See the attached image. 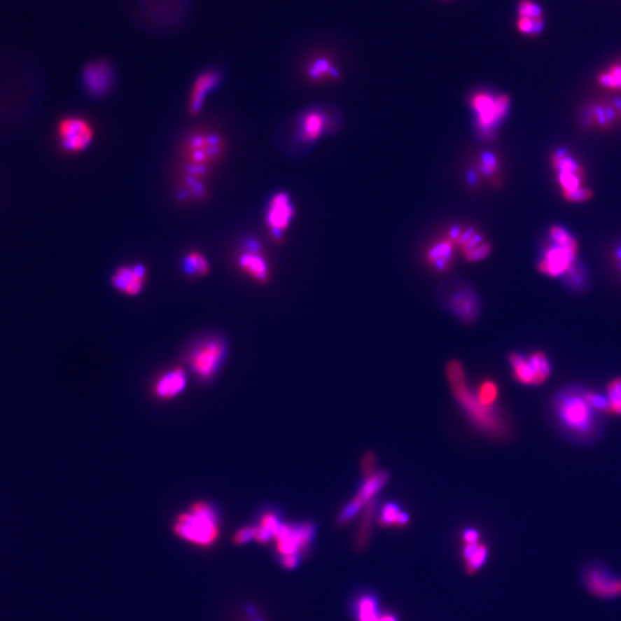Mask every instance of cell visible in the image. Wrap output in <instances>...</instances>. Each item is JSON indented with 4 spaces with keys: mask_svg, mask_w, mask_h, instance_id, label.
<instances>
[{
    "mask_svg": "<svg viewBox=\"0 0 621 621\" xmlns=\"http://www.w3.org/2000/svg\"><path fill=\"white\" fill-rule=\"evenodd\" d=\"M608 411L606 397L570 386L560 391L554 400L558 422L574 438H592L599 431V412Z\"/></svg>",
    "mask_w": 621,
    "mask_h": 621,
    "instance_id": "6da1fadb",
    "label": "cell"
},
{
    "mask_svg": "<svg viewBox=\"0 0 621 621\" xmlns=\"http://www.w3.org/2000/svg\"><path fill=\"white\" fill-rule=\"evenodd\" d=\"M193 0H127L132 22L151 34L176 32L193 13Z\"/></svg>",
    "mask_w": 621,
    "mask_h": 621,
    "instance_id": "7a4b0ae2",
    "label": "cell"
},
{
    "mask_svg": "<svg viewBox=\"0 0 621 621\" xmlns=\"http://www.w3.org/2000/svg\"><path fill=\"white\" fill-rule=\"evenodd\" d=\"M447 377L454 398L466 413L470 421L490 436H502L505 425L502 415L496 409L482 405L477 393L468 386L466 373L461 363L452 361L447 364Z\"/></svg>",
    "mask_w": 621,
    "mask_h": 621,
    "instance_id": "3957f363",
    "label": "cell"
},
{
    "mask_svg": "<svg viewBox=\"0 0 621 621\" xmlns=\"http://www.w3.org/2000/svg\"><path fill=\"white\" fill-rule=\"evenodd\" d=\"M179 538L198 547H211L219 536V519L216 510L204 502H197L188 512L179 515L174 524Z\"/></svg>",
    "mask_w": 621,
    "mask_h": 621,
    "instance_id": "277c9868",
    "label": "cell"
},
{
    "mask_svg": "<svg viewBox=\"0 0 621 621\" xmlns=\"http://www.w3.org/2000/svg\"><path fill=\"white\" fill-rule=\"evenodd\" d=\"M474 114L475 132L484 142H493L497 128L502 125L510 112L511 98L508 95H496L490 91H475L468 99Z\"/></svg>",
    "mask_w": 621,
    "mask_h": 621,
    "instance_id": "5b68a950",
    "label": "cell"
},
{
    "mask_svg": "<svg viewBox=\"0 0 621 621\" xmlns=\"http://www.w3.org/2000/svg\"><path fill=\"white\" fill-rule=\"evenodd\" d=\"M225 137L213 130H196L183 139L180 148L181 165L213 169L225 155Z\"/></svg>",
    "mask_w": 621,
    "mask_h": 621,
    "instance_id": "8992f818",
    "label": "cell"
},
{
    "mask_svg": "<svg viewBox=\"0 0 621 621\" xmlns=\"http://www.w3.org/2000/svg\"><path fill=\"white\" fill-rule=\"evenodd\" d=\"M467 263H481L493 252L491 242L474 225H454L445 232Z\"/></svg>",
    "mask_w": 621,
    "mask_h": 621,
    "instance_id": "52a82bcc",
    "label": "cell"
},
{
    "mask_svg": "<svg viewBox=\"0 0 621 621\" xmlns=\"http://www.w3.org/2000/svg\"><path fill=\"white\" fill-rule=\"evenodd\" d=\"M59 143L62 150L69 153H80L87 150L95 139V130L90 123L81 116H67L59 123Z\"/></svg>",
    "mask_w": 621,
    "mask_h": 621,
    "instance_id": "ba28073f",
    "label": "cell"
},
{
    "mask_svg": "<svg viewBox=\"0 0 621 621\" xmlns=\"http://www.w3.org/2000/svg\"><path fill=\"white\" fill-rule=\"evenodd\" d=\"M316 534V527L311 522H303L300 525L281 524L274 540L277 543V552L282 556L300 554L309 547Z\"/></svg>",
    "mask_w": 621,
    "mask_h": 621,
    "instance_id": "9c48e42d",
    "label": "cell"
},
{
    "mask_svg": "<svg viewBox=\"0 0 621 621\" xmlns=\"http://www.w3.org/2000/svg\"><path fill=\"white\" fill-rule=\"evenodd\" d=\"M295 219V205L289 193L280 191L272 197L265 214L266 227L277 242H282L284 234Z\"/></svg>",
    "mask_w": 621,
    "mask_h": 621,
    "instance_id": "30bf717a",
    "label": "cell"
},
{
    "mask_svg": "<svg viewBox=\"0 0 621 621\" xmlns=\"http://www.w3.org/2000/svg\"><path fill=\"white\" fill-rule=\"evenodd\" d=\"M82 83L90 96L103 98L109 95L116 83V68L109 59L91 60L84 66Z\"/></svg>",
    "mask_w": 621,
    "mask_h": 621,
    "instance_id": "8fae6325",
    "label": "cell"
},
{
    "mask_svg": "<svg viewBox=\"0 0 621 621\" xmlns=\"http://www.w3.org/2000/svg\"><path fill=\"white\" fill-rule=\"evenodd\" d=\"M212 169L181 165L177 198L184 203L205 200L209 195V180Z\"/></svg>",
    "mask_w": 621,
    "mask_h": 621,
    "instance_id": "7c38bea8",
    "label": "cell"
},
{
    "mask_svg": "<svg viewBox=\"0 0 621 621\" xmlns=\"http://www.w3.org/2000/svg\"><path fill=\"white\" fill-rule=\"evenodd\" d=\"M236 261L239 270L258 284H266L271 279V266L263 246L256 239L245 242Z\"/></svg>",
    "mask_w": 621,
    "mask_h": 621,
    "instance_id": "4fadbf2b",
    "label": "cell"
},
{
    "mask_svg": "<svg viewBox=\"0 0 621 621\" xmlns=\"http://www.w3.org/2000/svg\"><path fill=\"white\" fill-rule=\"evenodd\" d=\"M388 480H389V474L383 472V470L375 472L370 477H367L366 481L361 486L356 497L338 515V525H347L361 511V509L366 508L373 501L375 495L382 489L383 487L386 486Z\"/></svg>",
    "mask_w": 621,
    "mask_h": 621,
    "instance_id": "5bb4252c",
    "label": "cell"
},
{
    "mask_svg": "<svg viewBox=\"0 0 621 621\" xmlns=\"http://www.w3.org/2000/svg\"><path fill=\"white\" fill-rule=\"evenodd\" d=\"M225 345L220 340L205 342L191 354L190 366L200 379H209L216 374L225 356Z\"/></svg>",
    "mask_w": 621,
    "mask_h": 621,
    "instance_id": "9a60e30c",
    "label": "cell"
},
{
    "mask_svg": "<svg viewBox=\"0 0 621 621\" xmlns=\"http://www.w3.org/2000/svg\"><path fill=\"white\" fill-rule=\"evenodd\" d=\"M223 81V71L219 68H207L193 80L188 99V112L197 116L203 110L209 95L219 87Z\"/></svg>",
    "mask_w": 621,
    "mask_h": 621,
    "instance_id": "2e32d148",
    "label": "cell"
},
{
    "mask_svg": "<svg viewBox=\"0 0 621 621\" xmlns=\"http://www.w3.org/2000/svg\"><path fill=\"white\" fill-rule=\"evenodd\" d=\"M146 267L144 265H123L116 268L111 277L113 288L127 296H137L144 289L146 282Z\"/></svg>",
    "mask_w": 621,
    "mask_h": 621,
    "instance_id": "e0dca14e",
    "label": "cell"
},
{
    "mask_svg": "<svg viewBox=\"0 0 621 621\" xmlns=\"http://www.w3.org/2000/svg\"><path fill=\"white\" fill-rule=\"evenodd\" d=\"M575 258L576 253L552 243L538 261V272L550 277H563L573 267Z\"/></svg>",
    "mask_w": 621,
    "mask_h": 621,
    "instance_id": "ac0fdd59",
    "label": "cell"
},
{
    "mask_svg": "<svg viewBox=\"0 0 621 621\" xmlns=\"http://www.w3.org/2000/svg\"><path fill=\"white\" fill-rule=\"evenodd\" d=\"M585 585L592 595L601 599H615L621 595V578L613 575L606 568L592 567L587 571Z\"/></svg>",
    "mask_w": 621,
    "mask_h": 621,
    "instance_id": "d6986e66",
    "label": "cell"
},
{
    "mask_svg": "<svg viewBox=\"0 0 621 621\" xmlns=\"http://www.w3.org/2000/svg\"><path fill=\"white\" fill-rule=\"evenodd\" d=\"M456 253H458L456 245L452 239L445 234L428 245L425 252V260L431 270L438 273H445L452 267Z\"/></svg>",
    "mask_w": 621,
    "mask_h": 621,
    "instance_id": "ffe728a7",
    "label": "cell"
},
{
    "mask_svg": "<svg viewBox=\"0 0 621 621\" xmlns=\"http://www.w3.org/2000/svg\"><path fill=\"white\" fill-rule=\"evenodd\" d=\"M329 127L328 114L320 109H312L300 116L297 134L300 142L314 143L327 134Z\"/></svg>",
    "mask_w": 621,
    "mask_h": 621,
    "instance_id": "44dd1931",
    "label": "cell"
},
{
    "mask_svg": "<svg viewBox=\"0 0 621 621\" xmlns=\"http://www.w3.org/2000/svg\"><path fill=\"white\" fill-rule=\"evenodd\" d=\"M449 306L454 314L466 323L473 322L479 313V302L477 296L473 290L466 288L457 290L451 295Z\"/></svg>",
    "mask_w": 621,
    "mask_h": 621,
    "instance_id": "7402d4cb",
    "label": "cell"
},
{
    "mask_svg": "<svg viewBox=\"0 0 621 621\" xmlns=\"http://www.w3.org/2000/svg\"><path fill=\"white\" fill-rule=\"evenodd\" d=\"M187 384V375L182 368L164 374L155 386V393L159 398L169 399L183 391Z\"/></svg>",
    "mask_w": 621,
    "mask_h": 621,
    "instance_id": "603a6c76",
    "label": "cell"
},
{
    "mask_svg": "<svg viewBox=\"0 0 621 621\" xmlns=\"http://www.w3.org/2000/svg\"><path fill=\"white\" fill-rule=\"evenodd\" d=\"M502 168V164L498 157L491 151L481 152L477 155L475 166H474L473 175L470 177L472 182L477 180L488 181L494 183L498 179L499 172Z\"/></svg>",
    "mask_w": 621,
    "mask_h": 621,
    "instance_id": "cb8c5ba5",
    "label": "cell"
},
{
    "mask_svg": "<svg viewBox=\"0 0 621 621\" xmlns=\"http://www.w3.org/2000/svg\"><path fill=\"white\" fill-rule=\"evenodd\" d=\"M306 76L312 82H322V81L337 80L340 78V71L335 67L332 62L327 58L312 59L306 66Z\"/></svg>",
    "mask_w": 621,
    "mask_h": 621,
    "instance_id": "d4e9b609",
    "label": "cell"
},
{
    "mask_svg": "<svg viewBox=\"0 0 621 621\" xmlns=\"http://www.w3.org/2000/svg\"><path fill=\"white\" fill-rule=\"evenodd\" d=\"M182 271L188 277H207L211 271L209 259L197 250L189 251L182 259Z\"/></svg>",
    "mask_w": 621,
    "mask_h": 621,
    "instance_id": "484cf974",
    "label": "cell"
},
{
    "mask_svg": "<svg viewBox=\"0 0 621 621\" xmlns=\"http://www.w3.org/2000/svg\"><path fill=\"white\" fill-rule=\"evenodd\" d=\"M509 361L515 380L526 386H538L534 370L531 368L527 357L522 356V354L513 352L510 354Z\"/></svg>",
    "mask_w": 621,
    "mask_h": 621,
    "instance_id": "4316f807",
    "label": "cell"
},
{
    "mask_svg": "<svg viewBox=\"0 0 621 621\" xmlns=\"http://www.w3.org/2000/svg\"><path fill=\"white\" fill-rule=\"evenodd\" d=\"M463 557L466 563V572L474 574L483 566L488 557V547L484 544L470 543L463 547Z\"/></svg>",
    "mask_w": 621,
    "mask_h": 621,
    "instance_id": "83f0119b",
    "label": "cell"
},
{
    "mask_svg": "<svg viewBox=\"0 0 621 621\" xmlns=\"http://www.w3.org/2000/svg\"><path fill=\"white\" fill-rule=\"evenodd\" d=\"M356 615L358 621H380V615L375 597L370 594L361 595L356 602Z\"/></svg>",
    "mask_w": 621,
    "mask_h": 621,
    "instance_id": "f1b7e54d",
    "label": "cell"
},
{
    "mask_svg": "<svg viewBox=\"0 0 621 621\" xmlns=\"http://www.w3.org/2000/svg\"><path fill=\"white\" fill-rule=\"evenodd\" d=\"M527 358L529 364H531V368L534 370L538 386H541V384H543V383L550 377V361L547 359V354H543L541 351L533 352V354H529Z\"/></svg>",
    "mask_w": 621,
    "mask_h": 621,
    "instance_id": "f546056e",
    "label": "cell"
},
{
    "mask_svg": "<svg viewBox=\"0 0 621 621\" xmlns=\"http://www.w3.org/2000/svg\"><path fill=\"white\" fill-rule=\"evenodd\" d=\"M549 234H550V239L554 244L567 249L573 253H578V246H579L578 242L564 227L554 225L549 229Z\"/></svg>",
    "mask_w": 621,
    "mask_h": 621,
    "instance_id": "4dcf8cb0",
    "label": "cell"
},
{
    "mask_svg": "<svg viewBox=\"0 0 621 621\" xmlns=\"http://www.w3.org/2000/svg\"><path fill=\"white\" fill-rule=\"evenodd\" d=\"M498 393V386L491 380H486L480 383V386H477V391H475L480 403L487 407H491V409H495Z\"/></svg>",
    "mask_w": 621,
    "mask_h": 621,
    "instance_id": "1f68e13d",
    "label": "cell"
},
{
    "mask_svg": "<svg viewBox=\"0 0 621 621\" xmlns=\"http://www.w3.org/2000/svg\"><path fill=\"white\" fill-rule=\"evenodd\" d=\"M597 82L601 87L621 91V62L613 64L610 66L608 71H602L597 76Z\"/></svg>",
    "mask_w": 621,
    "mask_h": 621,
    "instance_id": "d6a6232c",
    "label": "cell"
},
{
    "mask_svg": "<svg viewBox=\"0 0 621 621\" xmlns=\"http://www.w3.org/2000/svg\"><path fill=\"white\" fill-rule=\"evenodd\" d=\"M606 393H608L606 400H608V411L621 415V377L608 383Z\"/></svg>",
    "mask_w": 621,
    "mask_h": 621,
    "instance_id": "836d02e7",
    "label": "cell"
},
{
    "mask_svg": "<svg viewBox=\"0 0 621 621\" xmlns=\"http://www.w3.org/2000/svg\"><path fill=\"white\" fill-rule=\"evenodd\" d=\"M517 26H518L519 32H522V34L536 36L543 29L544 21L543 19L534 20L531 19V18H526V16H520Z\"/></svg>",
    "mask_w": 621,
    "mask_h": 621,
    "instance_id": "e575fe53",
    "label": "cell"
},
{
    "mask_svg": "<svg viewBox=\"0 0 621 621\" xmlns=\"http://www.w3.org/2000/svg\"><path fill=\"white\" fill-rule=\"evenodd\" d=\"M400 508L395 503H388L383 506L381 517L379 519L380 525L383 527H389V526L396 525L397 518L400 515Z\"/></svg>",
    "mask_w": 621,
    "mask_h": 621,
    "instance_id": "d590c367",
    "label": "cell"
},
{
    "mask_svg": "<svg viewBox=\"0 0 621 621\" xmlns=\"http://www.w3.org/2000/svg\"><path fill=\"white\" fill-rule=\"evenodd\" d=\"M519 15L531 18V19H543V12L540 5L531 0H522L518 6Z\"/></svg>",
    "mask_w": 621,
    "mask_h": 621,
    "instance_id": "8d00e7d4",
    "label": "cell"
},
{
    "mask_svg": "<svg viewBox=\"0 0 621 621\" xmlns=\"http://www.w3.org/2000/svg\"><path fill=\"white\" fill-rule=\"evenodd\" d=\"M281 524H282V522H281L280 519H279V517H277V515H274L272 512H268V513H265V515H263L260 524L258 526L263 528L267 534L271 535V538H274V535L277 533Z\"/></svg>",
    "mask_w": 621,
    "mask_h": 621,
    "instance_id": "74e56055",
    "label": "cell"
},
{
    "mask_svg": "<svg viewBox=\"0 0 621 621\" xmlns=\"http://www.w3.org/2000/svg\"><path fill=\"white\" fill-rule=\"evenodd\" d=\"M594 193L588 188L581 187L572 193H564V200L570 203H585L587 200H592Z\"/></svg>",
    "mask_w": 621,
    "mask_h": 621,
    "instance_id": "f35d334b",
    "label": "cell"
},
{
    "mask_svg": "<svg viewBox=\"0 0 621 621\" xmlns=\"http://www.w3.org/2000/svg\"><path fill=\"white\" fill-rule=\"evenodd\" d=\"M251 540H255V528L253 527L242 528L241 531L236 533L235 538H234V542L236 544L248 543Z\"/></svg>",
    "mask_w": 621,
    "mask_h": 621,
    "instance_id": "ab89813d",
    "label": "cell"
},
{
    "mask_svg": "<svg viewBox=\"0 0 621 621\" xmlns=\"http://www.w3.org/2000/svg\"><path fill=\"white\" fill-rule=\"evenodd\" d=\"M375 465H377V458L373 454H365L361 461V468L366 477H370L372 474L375 473Z\"/></svg>",
    "mask_w": 621,
    "mask_h": 621,
    "instance_id": "60d3db41",
    "label": "cell"
},
{
    "mask_svg": "<svg viewBox=\"0 0 621 621\" xmlns=\"http://www.w3.org/2000/svg\"><path fill=\"white\" fill-rule=\"evenodd\" d=\"M480 535L473 528H468L466 531H463V540L466 544L477 543L479 542Z\"/></svg>",
    "mask_w": 621,
    "mask_h": 621,
    "instance_id": "b9f144b4",
    "label": "cell"
},
{
    "mask_svg": "<svg viewBox=\"0 0 621 621\" xmlns=\"http://www.w3.org/2000/svg\"><path fill=\"white\" fill-rule=\"evenodd\" d=\"M300 554H293V556H286V557H282V565H284L286 568H295V567L300 564Z\"/></svg>",
    "mask_w": 621,
    "mask_h": 621,
    "instance_id": "7bdbcfd3",
    "label": "cell"
},
{
    "mask_svg": "<svg viewBox=\"0 0 621 621\" xmlns=\"http://www.w3.org/2000/svg\"><path fill=\"white\" fill-rule=\"evenodd\" d=\"M410 522V517L406 512H400V515H398V518H397L396 525L397 527H405Z\"/></svg>",
    "mask_w": 621,
    "mask_h": 621,
    "instance_id": "ee69618b",
    "label": "cell"
},
{
    "mask_svg": "<svg viewBox=\"0 0 621 621\" xmlns=\"http://www.w3.org/2000/svg\"><path fill=\"white\" fill-rule=\"evenodd\" d=\"M380 621H397V618L391 613H383Z\"/></svg>",
    "mask_w": 621,
    "mask_h": 621,
    "instance_id": "f6af8a7d",
    "label": "cell"
}]
</instances>
